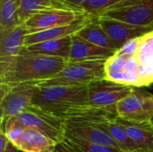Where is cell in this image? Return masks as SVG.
Returning a JSON list of instances; mask_svg holds the SVG:
<instances>
[{
  "instance_id": "19",
  "label": "cell",
  "mask_w": 153,
  "mask_h": 152,
  "mask_svg": "<svg viewBox=\"0 0 153 152\" xmlns=\"http://www.w3.org/2000/svg\"><path fill=\"white\" fill-rule=\"evenodd\" d=\"M77 34L96 46L110 49L115 52L117 51V48L110 37L100 24L99 16L93 17L82 30L77 32Z\"/></svg>"
},
{
  "instance_id": "29",
  "label": "cell",
  "mask_w": 153,
  "mask_h": 152,
  "mask_svg": "<svg viewBox=\"0 0 153 152\" xmlns=\"http://www.w3.org/2000/svg\"><path fill=\"white\" fill-rule=\"evenodd\" d=\"M150 122H151V123L152 124V125H153V116H152V118L151 119V121H150Z\"/></svg>"
},
{
  "instance_id": "21",
  "label": "cell",
  "mask_w": 153,
  "mask_h": 152,
  "mask_svg": "<svg viewBox=\"0 0 153 152\" xmlns=\"http://www.w3.org/2000/svg\"><path fill=\"white\" fill-rule=\"evenodd\" d=\"M20 21L23 23L31 16L48 9L62 6L67 3L62 0H20Z\"/></svg>"
},
{
  "instance_id": "27",
  "label": "cell",
  "mask_w": 153,
  "mask_h": 152,
  "mask_svg": "<svg viewBox=\"0 0 153 152\" xmlns=\"http://www.w3.org/2000/svg\"><path fill=\"white\" fill-rule=\"evenodd\" d=\"M4 152H19V151L14 147V145L13 144V143H9V145H8V147H7V149H6V151Z\"/></svg>"
},
{
  "instance_id": "14",
  "label": "cell",
  "mask_w": 153,
  "mask_h": 152,
  "mask_svg": "<svg viewBox=\"0 0 153 152\" xmlns=\"http://www.w3.org/2000/svg\"><path fill=\"white\" fill-rule=\"evenodd\" d=\"M93 17H96V16H91L85 19L76 21L67 25L58 26V27L51 28V29L45 30L42 31L28 34L25 36L24 47H28V46L43 42V41H47V40L62 39L67 36L74 35L77 33L80 30H82Z\"/></svg>"
},
{
  "instance_id": "15",
  "label": "cell",
  "mask_w": 153,
  "mask_h": 152,
  "mask_svg": "<svg viewBox=\"0 0 153 152\" xmlns=\"http://www.w3.org/2000/svg\"><path fill=\"white\" fill-rule=\"evenodd\" d=\"M117 118L140 152H153V125L151 122L136 123Z\"/></svg>"
},
{
  "instance_id": "8",
  "label": "cell",
  "mask_w": 153,
  "mask_h": 152,
  "mask_svg": "<svg viewBox=\"0 0 153 152\" xmlns=\"http://www.w3.org/2000/svg\"><path fill=\"white\" fill-rule=\"evenodd\" d=\"M2 127L14 147L22 152H54L58 145L43 133L30 127H22L6 119L0 122Z\"/></svg>"
},
{
  "instance_id": "16",
  "label": "cell",
  "mask_w": 153,
  "mask_h": 152,
  "mask_svg": "<svg viewBox=\"0 0 153 152\" xmlns=\"http://www.w3.org/2000/svg\"><path fill=\"white\" fill-rule=\"evenodd\" d=\"M27 30L22 24L8 30L0 31V58L18 56L24 47Z\"/></svg>"
},
{
  "instance_id": "10",
  "label": "cell",
  "mask_w": 153,
  "mask_h": 152,
  "mask_svg": "<svg viewBox=\"0 0 153 152\" xmlns=\"http://www.w3.org/2000/svg\"><path fill=\"white\" fill-rule=\"evenodd\" d=\"M100 16L135 26H153V0H124Z\"/></svg>"
},
{
  "instance_id": "26",
  "label": "cell",
  "mask_w": 153,
  "mask_h": 152,
  "mask_svg": "<svg viewBox=\"0 0 153 152\" xmlns=\"http://www.w3.org/2000/svg\"><path fill=\"white\" fill-rule=\"evenodd\" d=\"M54 152H71L69 151V149L67 148V146L65 144V143H61V144H58L56 146V149L55 150Z\"/></svg>"
},
{
  "instance_id": "7",
  "label": "cell",
  "mask_w": 153,
  "mask_h": 152,
  "mask_svg": "<svg viewBox=\"0 0 153 152\" xmlns=\"http://www.w3.org/2000/svg\"><path fill=\"white\" fill-rule=\"evenodd\" d=\"M7 119L22 127L39 130L57 144L64 143L65 141V121L34 105H30L23 112Z\"/></svg>"
},
{
  "instance_id": "28",
  "label": "cell",
  "mask_w": 153,
  "mask_h": 152,
  "mask_svg": "<svg viewBox=\"0 0 153 152\" xmlns=\"http://www.w3.org/2000/svg\"><path fill=\"white\" fill-rule=\"evenodd\" d=\"M66 146H67V148L69 149V151L71 152H82L81 150H79L78 148H76V147H74V146H72V145H70V144H68V143H66V142H64Z\"/></svg>"
},
{
  "instance_id": "20",
  "label": "cell",
  "mask_w": 153,
  "mask_h": 152,
  "mask_svg": "<svg viewBox=\"0 0 153 152\" xmlns=\"http://www.w3.org/2000/svg\"><path fill=\"white\" fill-rule=\"evenodd\" d=\"M20 0H0V31L22 24L20 21Z\"/></svg>"
},
{
  "instance_id": "24",
  "label": "cell",
  "mask_w": 153,
  "mask_h": 152,
  "mask_svg": "<svg viewBox=\"0 0 153 152\" xmlns=\"http://www.w3.org/2000/svg\"><path fill=\"white\" fill-rule=\"evenodd\" d=\"M9 143H10V141L7 138L4 129L0 127V152L5 151Z\"/></svg>"
},
{
  "instance_id": "9",
  "label": "cell",
  "mask_w": 153,
  "mask_h": 152,
  "mask_svg": "<svg viewBox=\"0 0 153 152\" xmlns=\"http://www.w3.org/2000/svg\"><path fill=\"white\" fill-rule=\"evenodd\" d=\"M134 90L132 86L108 80L98 82L88 87V104L96 109L117 116L118 103Z\"/></svg>"
},
{
  "instance_id": "22",
  "label": "cell",
  "mask_w": 153,
  "mask_h": 152,
  "mask_svg": "<svg viewBox=\"0 0 153 152\" xmlns=\"http://www.w3.org/2000/svg\"><path fill=\"white\" fill-rule=\"evenodd\" d=\"M65 142L78 148L82 152H125L117 148L97 144V143H91L74 137H65Z\"/></svg>"
},
{
  "instance_id": "25",
  "label": "cell",
  "mask_w": 153,
  "mask_h": 152,
  "mask_svg": "<svg viewBox=\"0 0 153 152\" xmlns=\"http://www.w3.org/2000/svg\"><path fill=\"white\" fill-rule=\"evenodd\" d=\"M62 1L65 2V3H67L69 4H72V5L82 7L89 0H62Z\"/></svg>"
},
{
  "instance_id": "5",
  "label": "cell",
  "mask_w": 153,
  "mask_h": 152,
  "mask_svg": "<svg viewBox=\"0 0 153 152\" xmlns=\"http://www.w3.org/2000/svg\"><path fill=\"white\" fill-rule=\"evenodd\" d=\"M39 82L18 84L0 83V122L26 110L39 91Z\"/></svg>"
},
{
  "instance_id": "6",
  "label": "cell",
  "mask_w": 153,
  "mask_h": 152,
  "mask_svg": "<svg viewBox=\"0 0 153 152\" xmlns=\"http://www.w3.org/2000/svg\"><path fill=\"white\" fill-rule=\"evenodd\" d=\"M91 16L94 15L90 14L82 7L65 4L59 7L42 11L26 20L22 25L26 29L28 35L51 28L67 25Z\"/></svg>"
},
{
  "instance_id": "2",
  "label": "cell",
  "mask_w": 153,
  "mask_h": 152,
  "mask_svg": "<svg viewBox=\"0 0 153 152\" xmlns=\"http://www.w3.org/2000/svg\"><path fill=\"white\" fill-rule=\"evenodd\" d=\"M67 63L63 58L33 54L23 47L16 56L0 58V83L41 82L59 73Z\"/></svg>"
},
{
  "instance_id": "1",
  "label": "cell",
  "mask_w": 153,
  "mask_h": 152,
  "mask_svg": "<svg viewBox=\"0 0 153 152\" xmlns=\"http://www.w3.org/2000/svg\"><path fill=\"white\" fill-rule=\"evenodd\" d=\"M107 80L134 88L153 83V31L134 39L106 63Z\"/></svg>"
},
{
  "instance_id": "13",
  "label": "cell",
  "mask_w": 153,
  "mask_h": 152,
  "mask_svg": "<svg viewBox=\"0 0 153 152\" xmlns=\"http://www.w3.org/2000/svg\"><path fill=\"white\" fill-rule=\"evenodd\" d=\"M116 52L96 46L77 33L72 36V46L68 62H80L89 60H108Z\"/></svg>"
},
{
  "instance_id": "18",
  "label": "cell",
  "mask_w": 153,
  "mask_h": 152,
  "mask_svg": "<svg viewBox=\"0 0 153 152\" xmlns=\"http://www.w3.org/2000/svg\"><path fill=\"white\" fill-rule=\"evenodd\" d=\"M100 124L117 142L120 150L125 152H140L137 146L129 137L124 125L118 121L117 116H107Z\"/></svg>"
},
{
  "instance_id": "11",
  "label": "cell",
  "mask_w": 153,
  "mask_h": 152,
  "mask_svg": "<svg viewBox=\"0 0 153 152\" xmlns=\"http://www.w3.org/2000/svg\"><path fill=\"white\" fill-rule=\"evenodd\" d=\"M117 116L131 122H150L153 116V94L134 88V91L117 105Z\"/></svg>"
},
{
  "instance_id": "4",
  "label": "cell",
  "mask_w": 153,
  "mask_h": 152,
  "mask_svg": "<svg viewBox=\"0 0 153 152\" xmlns=\"http://www.w3.org/2000/svg\"><path fill=\"white\" fill-rule=\"evenodd\" d=\"M107 60H89L68 62L56 76L41 82L40 86L89 87L93 83L107 80Z\"/></svg>"
},
{
  "instance_id": "12",
  "label": "cell",
  "mask_w": 153,
  "mask_h": 152,
  "mask_svg": "<svg viewBox=\"0 0 153 152\" xmlns=\"http://www.w3.org/2000/svg\"><path fill=\"white\" fill-rule=\"evenodd\" d=\"M99 22L108 34L117 50L128 41L153 31V26H135L103 16H99Z\"/></svg>"
},
{
  "instance_id": "3",
  "label": "cell",
  "mask_w": 153,
  "mask_h": 152,
  "mask_svg": "<svg viewBox=\"0 0 153 152\" xmlns=\"http://www.w3.org/2000/svg\"><path fill=\"white\" fill-rule=\"evenodd\" d=\"M31 105L64 121L101 111L88 104V87L40 86Z\"/></svg>"
},
{
  "instance_id": "23",
  "label": "cell",
  "mask_w": 153,
  "mask_h": 152,
  "mask_svg": "<svg viewBox=\"0 0 153 152\" xmlns=\"http://www.w3.org/2000/svg\"><path fill=\"white\" fill-rule=\"evenodd\" d=\"M124 0H89L82 8L90 14L94 16H100L108 8Z\"/></svg>"
},
{
  "instance_id": "17",
  "label": "cell",
  "mask_w": 153,
  "mask_h": 152,
  "mask_svg": "<svg viewBox=\"0 0 153 152\" xmlns=\"http://www.w3.org/2000/svg\"><path fill=\"white\" fill-rule=\"evenodd\" d=\"M72 36L73 35L62 39L39 42L28 47H24V48L33 54L60 57L68 61L72 46Z\"/></svg>"
}]
</instances>
